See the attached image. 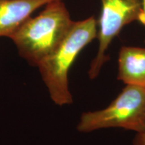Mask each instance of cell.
<instances>
[{
	"label": "cell",
	"mask_w": 145,
	"mask_h": 145,
	"mask_svg": "<svg viewBox=\"0 0 145 145\" xmlns=\"http://www.w3.org/2000/svg\"><path fill=\"white\" fill-rule=\"evenodd\" d=\"M110 128L145 132V88L126 85L106 108L82 114L77 126L84 133Z\"/></svg>",
	"instance_id": "3"
},
{
	"label": "cell",
	"mask_w": 145,
	"mask_h": 145,
	"mask_svg": "<svg viewBox=\"0 0 145 145\" xmlns=\"http://www.w3.org/2000/svg\"><path fill=\"white\" fill-rule=\"evenodd\" d=\"M101 3L97 22L99 46L88 71L91 79L98 77L101 68L109 60L106 51L112 42L125 26L137 21L142 6V0H101Z\"/></svg>",
	"instance_id": "4"
},
{
	"label": "cell",
	"mask_w": 145,
	"mask_h": 145,
	"mask_svg": "<svg viewBox=\"0 0 145 145\" xmlns=\"http://www.w3.org/2000/svg\"><path fill=\"white\" fill-rule=\"evenodd\" d=\"M137 21L142 24L145 27V0H142V6H141V10L138 17ZM145 42V40H144Z\"/></svg>",
	"instance_id": "8"
},
{
	"label": "cell",
	"mask_w": 145,
	"mask_h": 145,
	"mask_svg": "<svg viewBox=\"0 0 145 145\" xmlns=\"http://www.w3.org/2000/svg\"><path fill=\"white\" fill-rule=\"evenodd\" d=\"M73 21L62 0H53L30 17L11 36L20 55L36 66L61 42Z\"/></svg>",
	"instance_id": "2"
},
{
	"label": "cell",
	"mask_w": 145,
	"mask_h": 145,
	"mask_svg": "<svg viewBox=\"0 0 145 145\" xmlns=\"http://www.w3.org/2000/svg\"><path fill=\"white\" fill-rule=\"evenodd\" d=\"M132 145H145V132L140 134H136L132 141Z\"/></svg>",
	"instance_id": "7"
},
{
	"label": "cell",
	"mask_w": 145,
	"mask_h": 145,
	"mask_svg": "<svg viewBox=\"0 0 145 145\" xmlns=\"http://www.w3.org/2000/svg\"><path fill=\"white\" fill-rule=\"evenodd\" d=\"M117 79L125 85L145 88V48L121 47L118 59Z\"/></svg>",
	"instance_id": "6"
},
{
	"label": "cell",
	"mask_w": 145,
	"mask_h": 145,
	"mask_svg": "<svg viewBox=\"0 0 145 145\" xmlns=\"http://www.w3.org/2000/svg\"><path fill=\"white\" fill-rule=\"evenodd\" d=\"M97 36L93 16L74 22L57 48L38 65L50 97L59 106L71 104L68 74L78 54Z\"/></svg>",
	"instance_id": "1"
},
{
	"label": "cell",
	"mask_w": 145,
	"mask_h": 145,
	"mask_svg": "<svg viewBox=\"0 0 145 145\" xmlns=\"http://www.w3.org/2000/svg\"><path fill=\"white\" fill-rule=\"evenodd\" d=\"M53 0H0V37L11 36L34 11Z\"/></svg>",
	"instance_id": "5"
}]
</instances>
